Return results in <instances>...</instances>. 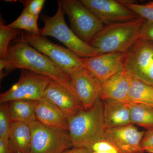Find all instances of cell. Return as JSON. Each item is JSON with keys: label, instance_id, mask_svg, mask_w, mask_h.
Wrapping results in <instances>:
<instances>
[{"label": "cell", "instance_id": "2", "mask_svg": "<svg viewBox=\"0 0 153 153\" xmlns=\"http://www.w3.org/2000/svg\"><path fill=\"white\" fill-rule=\"evenodd\" d=\"M142 18L128 22L104 25L89 45L96 49L98 55L108 53H126L140 39L143 25Z\"/></svg>", "mask_w": 153, "mask_h": 153}, {"label": "cell", "instance_id": "4", "mask_svg": "<svg viewBox=\"0 0 153 153\" xmlns=\"http://www.w3.org/2000/svg\"><path fill=\"white\" fill-rule=\"evenodd\" d=\"M58 8L52 17L42 15L44 27L40 29L39 36H50L56 38L81 58H89L98 55L95 49L80 40L73 33L65 22L64 13L60 1H57Z\"/></svg>", "mask_w": 153, "mask_h": 153}, {"label": "cell", "instance_id": "11", "mask_svg": "<svg viewBox=\"0 0 153 153\" xmlns=\"http://www.w3.org/2000/svg\"><path fill=\"white\" fill-rule=\"evenodd\" d=\"M126 53H105L89 58H81L83 67L102 82L125 69Z\"/></svg>", "mask_w": 153, "mask_h": 153}, {"label": "cell", "instance_id": "16", "mask_svg": "<svg viewBox=\"0 0 153 153\" xmlns=\"http://www.w3.org/2000/svg\"><path fill=\"white\" fill-rule=\"evenodd\" d=\"M130 87V76L124 69L102 82L100 99H110L129 104Z\"/></svg>", "mask_w": 153, "mask_h": 153}, {"label": "cell", "instance_id": "17", "mask_svg": "<svg viewBox=\"0 0 153 153\" xmlns=\"http://www.w3.org/2000/svg\"><path fill=\"white\" fill-rule=\"evenodd\" d=\"M105 129L116 128L131 124L128 103L114 100H102Z\"/></svg>", "mask_w": 153, "mask_h": 153}, {"label": "cell", "instance_id": "8", "mask_svg": "<svg viewBox=\"0 0 153 153\" xmlns=\"http://www.w3.org/2000/svg\"><path fill=\"white\" fill-rule=\"evenodd\" d=\"M20 71L18 82L0 95L1 104L16 100L38 101L44 97L45 90L52 79L27 69Z\"/></svg>", "mask_w": 153, "mask_h": 153}, {"label": "cell", "instance_id": "26", "mask_svg": "<svg viewBox=\"0 0 153 153\" xmlns=\"http://www.w3.org/2000/svg\"><path fill=\"white\" fill-rule=\"evenodd\" d=\"M88 149H89L92 153H117L115 147L104 139L94 143Z\"/></svg>", "mask_w": 153, "mask_h": 153}, {"label": "cell", "instance_id": "5", "mask_svg": "<svg viewBox=\"0 0 153 153\" xmlns=\"http://www.w3.org/2000/svg\"><path fill=\"white\" fill-rule=\"evenodd\" d=\"M23 36L27 43L49 57L68 76L71 77L84 68L81 57L68 48L54 44L45 37L27 33H23Z\"/></svg>", "mask_w": 153, "mask_h": 153}, {"label": "cell", "instance_id": "19", "mask_svg": "<svg viewBox=\"0 0 153 153\" xmlns=\"http://www.w3.org/2000/svg\"><path fill=\"white\" fill-rule=\"evenodd\" d=\"M37 101L16 100L9 102V113L12 122L30 125L37 120L36 107Z\"/></svg>", "mask_w": 153, "mask_h": 153}, {"label": "cell", "instance_id": "13", "mask_svg": "<svg viewBox=\"0 0 153 153\" xmlns=\"http://www.w3.org/2000/svg\"><path fill=\"white\" fill-rule=\"evenodd\" d=\"M71 78L76 97L84 109H90L100 99L102 82L85 68L71 76Z\"/></svg>", "mask_w": 153, "mask_h": 153}, {"label": "cell", "instance_id": "12", "mask_svg": "<svg viewBox=\"0 0 153 153\" xmlns=\"http://www.w3.org/2000/svg\"><path fill=\"white\" fill-rule=\"evenodd\" d=\"M145 132L139 130L134 125L106 129L103 139L111 143L117 153H144L142 140Z\"/></svg>", "mask_w": 153, "mask_h": 153}, {"label": "cell", "instance_id": "3", "mask_svg": "<svg viewBox=\"0 0 153 153\" xmlns=\"http://www.w3.org/2000/svg\"><path fill=\"white\" fill-rule=\"evenodd\" d=\"M68 133L73 147L88 148L103 139L105 129L103 105L100 99L90 109L68 118Z\"/></svg>", "mask_w": 153, "mask_h": 153}, {"label": "cell", "instance_id": "1", "mask_svg": "<svg viewBox=\"0 0 153 153\" xmlns=\"http://www.w3.org/2000/svg\"><path fill=\"white\" fill-rule=\"evenodd\" d=\"M5 60L6 76L18 68L27 69L49 77L76 96L71 76L62 71L49 57L27 43L23 33L21 38L9 46Z\"/></svg>", "mask_w": 153, "mask_h": 153}, {"label": "cell", "instance_id": "20", "mask_svg": "<svg viewBox=\"0 0 153 153\" xmlns=\"http://www.w3.org/2000/svg\"><path fill=\"white\" fill-rule=\"evenodd\" d=\"M129 99L130 103L153 107V87L130 76Z\"/></svg>", "mask_w": 153, "mask_h": 153}, {"label": "cell", "instance_id": "18", "mask_svg": "<svg viewBox=\"0 0 153 153\" xmlns=\"http://www.w3.org/2000/svg\"><path fill=\"white\" fill-rule=\"evenodd\" d=\"M31 139L30 125L19 122H12L9 140L17 152L31 153Z\"/></svg>", "mask_w": 153, "mask_h": 153}, {"label": "cell", "instance_id": "10", "mask_svg": "<svg viewBox=\"0 0 153 153\" xmlns=\"http://www.w3.org/2000/svg\"><path fill=\"white\" fill-rule=\"evenodd\" d=\"M104 25L128 22L140 18L119 1L80 0Z\"/></svg>", "mask_w": 153, "mask_h": 153}, {"label": "cell", "instance_id": "6", "mask_svg": "<svg viewBox=\"0 0 153 153\" xmlns=\"http://www.w3.org/2000/svg\"><path fill=\"white\" fill-rule=\"evenodd\" d=\"M60 2L64 13L68 16L71 30L80 40L89 44L104 24L80 1L60 0Z\"/></svg>", "mask_w": 153, "mask_h": 153}, {"label": "cell", "instance_id": "15", "mask_svg": "<svg viewBox=\"0 0 153 153\" xmlns=\"http://www.w3.org/2000/svg\"><path fill=\"white\" fill-rule=\"evenodd\" d=\"M36 114L37 120L42 124L68 131V118L60 108L46 97L37 101Z\"/></svg>", "mask_w": 153, "mask_h": 153}, {"label": "cell", "instance_id": "28", "mask_svg": "<svg viewBox=\"0 0 153 153\" xmlns=\"http://www.w3.org/2000/svg\"><path fill=\"white\" fill-rule=\"evenodd\" d=\"M141 146L145 152L153 153V129L145 132L142 140Z\"/></svg>", "mask_w": 153, "mask_h": 153}, {"label": "cell", "instance_id": "30", "mask_svg": "<svg viewBox=\"0 0 153 153\" xmlns=\"http://www.w3.org/2000/svg\"><path fill=\"white\" fill-rule=\"evenodd\" d=\"M17 153L9 139L0 138V153Z\"/></svg>", "mask_w": 153, "mask_h": 153}, {"label": "cell", "instance_id": "31", "mask_svg": "<svg viewBox=\"0 0 153 153\" xmlns=\"http://www.w3.org/2000/svg\"><path fill=\"white\" fill-rule=\"evenodd\" d=\"M63 153H92L89 149L85 147H75L68 149Z\"/></svg>", "mask_w": 153, "mask_h": 153}, {"label": "cell", "instance_id": "22", "mask_svg": "<svg viewBox=\"0 0 153 153\" xmlns=\"http://www.w3.org/2000/svg\"><path fill=\"white\" fill-rule=\"evenodd\" d=\"M38 19V17L30 13L24 8L19 18L8 26L13 29L25 30L32 35L39 36L40 29L37 24Z\"/></svg>", "mask_w": 153, "mask_h": 153}, {"label": "cell", "instance_id": "25", "mask_svg": "<svg viewBox=\"0 0 153 153\" xmlns=\"http://www.w3.org/2000/svg\"><path fill=\"white\" fill-rule=\"evenodd\" d=\"M0 106V138L9 139V134L12 121L8 109V102Z\"/></svg>", "mask_w": 153, "mask_h": 153}, {"label": "cell", "instance_id": "14", "mask_svg": "<svg viewBox=\"0 0 153 153\" xmlns=\"http://www.w3.org/2000/svg\"><path fill=\"white\" fill-rule=\"evenodd\" d=\"M44 97L60 108L68 119L84 109L76 96L53 80L47 86Z\"/></svg>", "mask_w": 153, "mask_h": 153}, {"label": "cell", "instance_id": "24", "mask_svg": "<svg viewBox=\"0 0 153 153\" xmlns=\"http://www.w3.org/2000/svg\"><path fill=\"white\" fill-rule=\"evenodd\" d=\"M128 8L141 18L153 22V2L141 4L129 1H119Z\"/></svg>", "mask_w": 153, "mask_h": 153}, {"label": "cell", "instance_id": "27", "mask_svg": "<svg viewBox=\"0 0 153 153\" xmlns=\"http://www.w3.org/2000/svg\"><path fill=\"white\" fill-rule=\"evenodd\" d=\"M26 9L29 12L36 16L39 17L44 7L46 1L45 0H26L20 1Z\"/></svg>", "mask_w": 153, "mask_h": 153}, {"label": "cell", "instance_id": "21", "mask_svg": "<svg viewBox=\"0 0 153 153\" xmlns=\"http://www.w3.org/2000/svg\"><path fill=\"white\" fill-rule=\"evenodd\" d=\"M131 122L149 130L153 129V107L140 103H129Z\"/></svg>", "mask_w": 153, "mask_h": 153}, {"label": "cell", "instance_id": "9", "mask_svg": "<svg viewBox=\"0 0 153 153\" xmlns=\"http://www.w3.org/2000/svg\"><path fill=\"white\" fill-rule=\"evenodd\" d=\"M125 69L132 78L153 87V42L137 41L126 53Z\"/></svg>", "mask_w": 153, "mask_h": 153}, {"label": "cell", "instance_id": "7", "mask_svg": "<svg viewBox=\"0 0 153 153\" xmlns=\"http://www.w3.org/2000/svg\"><path fill=\"white\" fill-rule=\"evenodd\" d=\"M30 126L31 153H63L73 146L67 131L47 126L37 120Z\"/></svg>", "mask_w": 153, "mask_h": 153}, {"label": "cell", "instance_id": "29", "mask_svg": "<svg viewBox=\"0 0 153 153\" xmlns=\"http://www.w3.org/2000/svg\"><path fill=\"white\" fill-rule=\"evenodd\" d=\"M140 39L153 42V22L145 21L142 29Z\"/></svg>", "mask_w": 153, "mask_h": 153}, {"label": "cell", "instance_id": "32", "mask_svg": "<svg viewBox=\"0 0 153 153\" xmlns=\"http://www.w3.org/2000/svg\"><path fill=\"white\" fill-rule=\"evenodd\" d=\"M17 153H22L19 152H17Z\"/></svg>", "mask_w": 153, "mask_h": 153}, {"label": "cell", "instance_id": "23", "mask_svg": "<svg viewBox=\"0 0 153 153\" xmlns=\"http://www.w3.org/2000/svg\"><path fill=\"white\" fill-rule=\"evenodd\" d=\"M23 32L20 30L10 27L3 22L0 23V57L5 60L7 54L9 44L13 39H18Z\"/></svg>", "mask_w": 153, "mask_h": 153}]
</instances>
